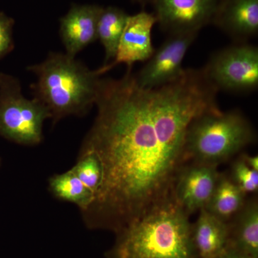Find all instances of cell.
<instances>
[{"mask_svg": "<svg viewBox=\"0 0 258 258\" xmlns=\"http://www.w3.org/2000/svg\"><path fill=\"white\" fill-rule=\"evenodd\" d=\"M137 1L139 2V3H147L148 1H149V0H137Z\"/></svg>", "mask_w": 258, "mask_h": 258, "instance_id": "603a6c76", "label": "cell"}, {"mask_svg": "<svg viewBox=\"0 0 258 258\" xmlns=\"http://www.w3.org/2000/svg\"><path fill=\"white\" fill-rule=\"evenodd\" d=\"M28 70L37 77L32 86L34 97L47 106L53 123L69 115L87 114L96 104L101 74L76 57L50 52L45 60Z\"/></svg>", "mask_w": 258, "mask_h": 258, "instance_id": "3957f363", "label": "cell"}, {"mask_svg": "<svg viewBox=\"0 0 258 258\" xmlns=\"http://www.w3.org/2000/svg\"><path fill=\"white\" fill-rule=\"evenodd\" d=\"M198 33H179L170 37L157 50L154 51L149 62L135 75L136 81L140 87H160L175 81L182 75L181 67L188 49Z\"/></svg>", "mask_w": 258, "mask_h": 258, "instance_id": "52a82bcc", "label": "cell"}, {"mask_svg": "<svg viewBox=\"0 0 258 258\" xmlns=\"http://www.w3.org/2000/svg\"><path fill=\"white\" fill-rule=\"evenodd\" d=\"M102 9L96 5H76L61 19L60 35L67 55L76 57L98 40L97 25Z\"/></svg>", "mask_w": 258, "mask_h": 258, "instance_id": "8fae6325", "label": "cell"}, {"mask_svg": "<svg viewBox=\"0 0 258 258\" xmlns=\"http://www.w3.org/2000/svg\"><path fill=\"white\" fill-rule=\"evenodd\" d=\"M216 258H252L247 256V254L239 252L235 249L227 247L223 253L219 255Z\"/></svg>", "mask_w": 258, "mask_h": 258, "instance_id": "44dd1931", "label": "cell"}, {"mask_svg": "<svg viewBox=\"0 0 258 258\" xmlns=\"http://www.w3.org/2000/svg\"><path fill=\"white\" fill-rule=\"evenodd\" d=\"M49 186L56 198L75 204L81 212L86 210L94 200V193L83 184L71 169L50 177Z\"/></svg>", "mask_w": 258, "mask_h": 258, "instance_id": "e0dca14e", "label": "cell"}, {"mask_svg": "<svg viewBox=\"0 0 258 258\" xmlns=\"http://www.w3.org/2000/svg\"><path fill=\"white\" fill-rule=\"evenodd\" d=\"M156 21L171 35L198 33L211 23L220 0H152Z\"/></svg>", "mask_w": 258, "mask_h": 258, "instance_id": "ba28073f", "label": "cell"}, {"mask_svg": "<svg viewBox=\"0 0 258 258\" xmlns=\"http://www.w3.org/2000/svg\"><path fill=\"white\" fill-rule=\"evenodd\" d=\"M203 69L219 91H253L258 86L257 47L244 43L225 47L214 54Z\"/></svg>", "mask_w": 258, "mask_h": 258, "instance_id": "8992f818", "label": "cell"}, {"mask_svg": "<svg viewBox=\"0 0 258 258\" xmlns=\"http://www.w3.org/2000/svg\"><path fill=\"white\" fill-rule=\"evenodd\" d=\"M197 221L192 225L194 247L198 258H216L227 248L229 226L209 213L200 210Z\"/></svg>", "mask_w": 258, "mask_h": 258, "instance_id": "4fadbf2b", "label": "cell"}, {"mask_svg": "<svg viewBox=\"0 0 258 258\" xmlns=\"http://www.w3.org/2000/svg\"><path fill=\"white\" fill-rule=\"evenodd\" d=\"M128 16L123 10L113 7L102 9L97 25V37L104 47L103 66L115 58Z\"/></svg>", "mask_w": 258, "mask_h": 258, "instance_id": "2e32d148", "label": "cell"}, {"mask_svg": "<svg viewBox=\"0 0 258 258\" xmlns=\"http://www.w3.org/2000/svg\"><path fill=\"white\" fill-rule=\"evenodd\" d=\"M227 247L235 249L252 258H258V203L247 200L230 222Z\"/></svg>", "mask_w": 258, "mask_h": 258, "instance_id": "5bb4252c", "label": "cell"}, {"mask_svg": "<svg viewBox=\"0 0 258 258\" xmlns=\"http://www.w3.org/2000/svg\"><path fill=\"white\" fill-rule=\"evenodd\" d=\"M242 157H243L244 161L251 168L254 170L258 171V157L257 156H249L248 154H242Z\"/></svg>", "mask_w": 258, "mask_h": 258, "instance_id": "7402d4cb", "label": "cell"}, {"mask_svg": "<svg viewBox=\"0 0 258 258\" xmlns=\"http://www.w3.org/2000/svg\"><path fill=\"white\" fill-rule=\"evenodd\" d=\"M0 164H1V161H0Z\"/></svg>", "mask_w": 258, "mask_h": 258, "instance_id": "cb8c5ba5", "label": "cell"}, {"mask_svg": "<svg viewBox=\"0 0 258 258\" xmlns=\"http://www.w3.org/2000/svg\"><path fill=\"white\" fill-rule=\"evenodd\" d=\"M246 195L230 176L220 174L211 198L204 209L219 220L229 222L244 206Z\"/></svg>", "mask_w": 258, "mask_h": 258, "instance_id": "9a60e30c", "label": "cell"}, {"mask_svg": "<svg viewBox=\"0 0 258 258\" xmlns=\"http://www.w3.org/2000/svg\"><path fill=\"white\" fill-rule=\"evenodd\" d=\"M51 118L48 108L34 97L22 93L20 81L0 73V136L20 145L34 146L42 142L45 120Z\"/></svg>", "mask_w": 258, "mask_h": 258, "instance_id": "5b68a950", "label": "cell"}, {"mask_svg": "<svg viewBox=\"0 0 258 258\" xmlns=\"http://www.w3.org/2000/svg\"><path fill=\"white\" fill-rule=\"evenodd\" d=\"M218 91L203 69L154 88L140 87L132 68L121 79L101 80L96 119L80 151L95 153L103 168L94 200L81 212L89 228L120 233L172 200L188 128L219 110Z\"/></svg>", "mask_w": 258, "mask_h": 258, "instance_id": "6da1fadb", "label": "cell"}, {"mask_svg": "<svg viewBox=\"0 0 258 258\" xmlns=\"http://www.w3.org/2000/svg\"><path fill=\"white\" fill-rule=\"evenodd\" d=\"M71 170L96 195L103 178L101 162L96 154L92 152H80L77 163Z\"/></svg>", "mask_w": 258, "mask_h": 258, "instance_id": "ac0fdd59", "label": "cell"}, {"mask_svg": "<svg viewBox=\"0 0 258 258\" xmlns=\"http://www.w3.org/2000/svg\"><path fill=\"white\" fill-rule=\"evenodd\" d=\"M156 23L154 15L146 12L128 16L115 58L111 63L98 69L100 74H105L118 64L132 68L134 62L149 60L155 51L152 31Z\"/></svg>", "mask_w": 258, "mask_h": 258, "instance_id": "30bf717a", "label": "cell"}, {"mask_svg": "<svg viewBox=\"0 0 258 258\" xmlns=\"http://www.w3.org/2000/svg\"><path fill=\"white\" fill-rule=\"evenodd\" d=\"M220 173L217 166L194 162L185 164L176 179L173 199L188 215L205 208Z\"/></svg>", "mask_w": 258, "mask_h": 258, "instance_id": "9c48e42d", "label": "cell"}, {"mask_svg": "<svg viewBox=\"0 0 258 258\" xmlns=\"http://www.w3.org/2000/svg\"><path fill=\"white\" fill-rule=\"evenodd\" d=\"M189 217L169 200L118 233L110 258H198Z\"/></svg>", "mask_w": 258, "mask_h": 258, "instance_id": "7a4b0ae2", "label": "cell"}, {"mask_svg": "<svg viewBox=\"0 0 258 258\" xmlns=\"http://www.w3.org/2000/svg\"><path fill=\"white\" fill-rule=\"evenodd\" d=\"M252 125L237 110L209 111L190 123L185 141L186 161L218 166L255 141Z\"/></svg>", "mask_w": 258, "mask_h": 258, "instance_id": "277c9868", "label": "cell"}, {"mask_svg": "<svg viewBox=\"0 0 258 258\" xmlns=\"http://www.w3.org/2000/svg\"><path fill=\"white\" fill-rule=\"evenodd\" d=\"M230 177L246 194L257 192L258 171L251 169L242 156L232 164Z\"/></svg>", "mask_w": 258, "mask_h": 258, "instance_id": "d6986e66", "label": "cell"}, {"mask_svg": "<svg viewBox=\"0 0 258 258\" xmlns=\"http://www.w3.org/2000/svg\"><path fill=\"white\" fill-rule=\"evenodd\" d=\"M212 23L244 43L257 35L258 0H220Z\"/></svg>", "mask_w": 258, "mask_h": 258, "instance_id": "7c38bea8", "label": "cell"}, {"mask_svg": "<svg viewBox=\"0 0 258 258\" xmlns=\"http://www.w3.org/2000/svg\"><path fill=\"white\" fill-rule=\"evenodd\" d=\"M14 20L0 12V60L14 49Z\"/></svg>", "mask_w": 258, "mask_h": 258, "instance_id": "ffe728a7", "label": "cell"}]
</instances>
